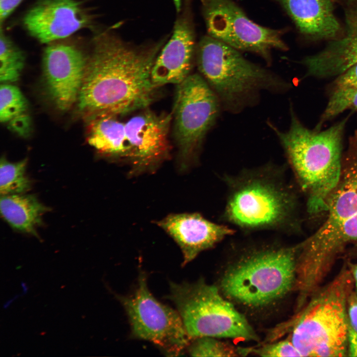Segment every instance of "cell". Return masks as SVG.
I'll list each match as a JSON object with an SVG mask.
<instances>
[{
  "label": "cell",
  "mask_w": 357,
  "mask_h": 357,
  "mask_svg": "<svg viewBox=\"0 0 357 357\" xmlns=\"http://www.w3.org/2000/svg\"><path fill=\"white\" fill-rule=\"evenodd\" d=\"M222 110L217 96L200 74H190L177 85L172 112L181 168L196 159Z\"/></svg>",
  "instance_id": "8"
},
{
  "label": "cell",
  "mask_w": 357,
  "mask_h": 357,
  "mask_svg": "<svg viewBox=\"0 0 357 357\" xmlns=\"http://www.w3.org/2000/svg\"><path fill=\"white\" fill-rule=\"evenodd\" d=\"M175 304L191 340L201 337L255 341L258 336L245 316L218 287L202 279L170 283L168 296Z\"/></svg>",
  "instance_id": "7"
},
{
  "label": "cell",
  "mask_w": 357,
  "mask_h": 357,
  "mask_svg": "<svg viewBox=\"0 0 357 357\" xmlns=\"http://www.w3.org/2000/svg\"><path fill=\"white\" fill-rule=\"evenodd\" d=\"M92 21V15L76 0H36L23 19L29 34L42 43L67 37Z\"/></svg>",
  "instance_id": "15"
},
{
  "label": "cell",
  "mask_w": 357,
  "mask_h": 357,
  "mask_svg": "<svg viewBox=\"0 0 357 357\" xmlns=\"http://www.w3.org/2000/svg\"><path fill=\"white\" fill-rule=\"evenodd\" d=\"M212 337H201L191 340L187 349L194 357H238V348Z\"/></svg>",
  "instance_id": "25"
},
{
  "label": "cell",
  "mask_w": 357,
  "mask_h": 357,
  "mask_svg": "<svg viewBox=\"0 0 357 357\" xmlns=\"http://www.w3.org/2000/svg\"><path fill=\"white\" fill-rule=\"evenodd\" d=\"M348 356L357 357V296L352 292L348 300Z\"/></svg>",
  "instance_id": "27"
},
{
  "label": "cell",
  "mask_w": 357,
  "mask_h": 357,
  "mask_svg": "<svg viewBox=\"0 0 357 357\" xmlns=\"http://www.w3.org/2000/svg\"><path fill=\"white\" fill-rule=\"evenodd\" d=\"M157 224L180 248L183 266L234 233L233 229L212 222L198 213L171 214Z\"/></svg>",
  "instance_id": "16"
},
{
  "label": "cell",
  "mask_w": 357,
  "mask_h": 357,
  "mask_svg": "<svg viewBox=\"0 0 357 357\" xmlns=\"http://www.w3.org/2000/svg\"><path fill=\"white\" fill-rule=\"evenodd\" d=\"M299 244L248 248L227 265L218 287L234 304L262 310L278 304L296 282Z\"/></svg>",
  "instance_id": "3"
},
{
  "label": "cell",
  "mask_w": 357,
  "mask_h": 357,
  "mask_svg": "<svg viewBox=\"0 0 357 357\" xmlns=\"http://www.w3.org/2000/svg\"><path fill=\"white\" fill-rule=\"evenodd\" d=\"M195 59L200 74L222 109L232 114L254 106L263 91L283 94L291 88L280 75L250 61L238 50L208 35L197 44Z\"/></svg>",
  "instance_id": "4"
},
{
  "label": "cell",
  "mask_w": 357,
  "mask_h": 357,
  "mask_svg": "<svg viewBox=\"0 0 357 357\" xmlns=\"http://www.w3.org/2000/svg\"><path fill=\"white\" fill-rule=\"evenodd\" d=\"M27 159L15 163L2 158L0 167V192L1 195L21 194L30 188L31 182L26 175Z\"/></svg>",
  "instance_id": "23"
},
{
  "label": "cell",
  "mask_w": 357,
  "mask_h": 357,
  "mask_svg": "<svg viewBox=\"0 0 357 357\" xmlns=\"http://www.w3.org/2000/svg\"><path fill=\"white\" fill-rule=\"evenodd\" d=\"M119 298L128 316L132 337L152 342L167 356H179L187 349L191 340L180 315L152 295L144 273H140L134 293Z\"/></svg>",
  "instance_id": "9"
},
{
  "label": "cell",
  "mask_w": 357,
  "mask_h": 357,
  "mask_svg": "<svg viewBox=\"0 0 357 357\" xmlns=\"http://www.w3.org/2000/svg\"><path fill=\"white\" fill-rule=\"evenodd\" d=\"M342 36L333 39L321 51L305 57L301 63L305 77H337L357 63V3L345 11V27Z\"/></svg>",
  "instance_id": "17"
},
{
  "label": "cell",
  "mask_w": 357,
  "mask_h": 357,
  "mask_svg": "<svg viewBox=\"0 0 357 357\" xmlns=\"http://www.w3.org/2000/svg\"><path fill=\"white\" fill-rule=\"evenodd\" d=\"M352 273L345 269L316 293L294 322L290 340L302 357L348 354V298Z\"/></svg>",
  "instance_id": "5"
},
{
  "label": "cell",
  "mask_w": 357,
  "mask_h": 357,
  "mask_svg": "<svg viewBox=\"0 0 357 357\" xmlns=\"http://www.w3.org/2000/svg\"><path fill=\"white\" fill-rule=\"evenodd\" d=\"M240 356L253 354L262 357H302L301 354L288 338L272 342L256 348H239Z\"/></svg>",
  "instance_id": "26"
},
{
  "label": "cell",
  "mask_w": 357,
  "mask_h": 357,
  "mask_svg": "<svg viewBox=\"0 0 357 357\" xmlns=\"http://www.w3.org/2000/svg\"><path fill=\"white\" fill-rule=\"evenodd\" d=\"M87 59L76 48L53 44L44 50L42 67L48 94L56 107L68 109L78 99Z\"/></svg>",
  "instance_id": "14"
},
{
  "label": "cell",
  "mask_w": 357,
  "mask_h": 357,
  "mask_svg": "<svg viewBox=\"0 0 357 357\" xmlns=\"http://www.w3.org/2000/svg\"><path fill=\"white\" fill-rule=\"evenodd\" d=\"M208 35L239 51L252 52L268 64L273 50L285 51L284 31L251 20L232 0H200Z\"/></svg>",
  "instance_id": "10"
},
{
  "label": "cell",
  "mask_w": 357,
  "mask_h": 357,
  "mask_svg": "<svg viewBox=\"0 0 357 357\" xmlns=\"http://www.w3.org/2000/svg\"><path fill=\"white\" fill-rule=\"evenodd\" d=\"M340 179L327 202V219L320 228L301 243L300 260L315 270L325 247L341 226L357 213V129L348 139Z\"/></svg>",
  "instance_id": "11"
},
{
  "label": "cell",
  "mask_w": 357,
  "mask_h": 357,
  "mask_svg": "<svg viewBox=\"0 0 357 357\" xmlns=\"http://www.w3.org/2000/svg\"><path fill=\"white\" fill-rule=\"evenodd\" d=\"M22 0H0V25L20 4Z\"/></svg>",
  "instance_id": "29"
},
{
  "label": "cell",
  "mask_w": 357,
  "mask_h": 357,
  "mask_svg": "<svg viewBox=\"0 0 357 357\" xmlns=\"http://www.w3.org/2000/svg\"><path fill=\"white\" fill-rule=\"evenodd\" d=\"M357 111V88L331 89L328 102L314 129L347 110Z\"/></svg>",
  "instance_id": "24"
},
{
  "label": "cell",
  "mask_w": 357,
  "mask_h": 357,
  "mask_svg": "<svg viewBox=\"0 0 357 357\" xmlns=\"http://www.w3.org/2000/svg\"><path fill=\"white\" fill-rule=\"evenodd\" d=\"M168 37L135 45L111 28L98 32L78 97L80 110L92 118L123 116L148 108L159 88L152 80V67Z\"/></svg>",
  "instance_id": "1"
},
{
  "label": "cell",
  "mask_w": 357,
  "mask_h": 357,
  "mask_svg": "<svg viewBox=\"0 0 357 357\" xmlns=\"http://www.w3.org/2000/svg\"><path fill=\"white\" fill-rule=\"evenodd\" d=\"M28 104L20 89L9 83H1L0 87V120L1 122L19 123L20 131L23 132L27 123L22 120L27 117ZM16 128V126L15 127Z\"/></svg>",
  "instance_id": "21"
},
{
  "label": "cell",
  "mask_w": 357,
  "mask_h": 357,
  "mask_svg": "<svg viewBox=\"0 0 357 357\" xmlns=\"http://www.w3.org/2000/svg\"><path fill=\"white\" fill-rule=\"evenodd\" d=\"M357 88V63L336 77L331 89Z\"/></svg>",
  "instance_id": "28"
},
{
  "label": "cell",
  "mask_w": 357,
  "mask_h": 357,
  "mask_svg": "<svg viewBox=\"0 0 357 357\" xmlns=\"http://www.w3.org/2000/svg\"><path fill=\"white\" fill-rule=\"evenodd\" d=\"M25 60L24 52L2 31H0V80L1 83L17 81Z\"/></svg>",
  "instance_id": "22"
},
{
  "label": "cell",
  "mask_w": 357,
  "mask_h": 357,
  "mask_svg": "<svg viewBox=\"0 0 357 357\" xmlns=\"http://www.w3.org/2000/svg\"><path fill=\"white\" fill-rule=\"evenodd\" d=\"M0 208L3 219L12 228L35 236L48 210L34 195L24 193L1 195Z\"/></svg>",
  "instance_id": "19"
},
{
  "label": "cell",
  "mask_w": 357,
  "mask_h": 357,
  "mask_svg": "<svg viewBox=\"0 0 357 357\" xmlns=\"http://www.w3.org/2000/svg\"><path fill=\"white\" fill-rule=\"evenodd\" d=\"M191 4V0H183L171 38L155 61L151 77L158 87L178 85L190 74L197 46Z\"/></svg>",
  "instance_id": "13"
},
{
  "label": "cell",
  "mask_w": 357,
  "mask_h": 357,
  "mask_svg": "<svg viewBox=\"0 0 357 357\" xmlns=\"http://www.w3.org/2000/svg\"><path fill=\"white\" fill-rule=\"evenodd\" d=\"M290 123L286 130L270 120L269 128L277 137L299 183L307 194L310 214L327 210V200L342 173L343 139L348 118L324 130L306 127L290 105Z\"/></svg>",
  "instance_id": "2"
},
{
  "label": "cell",
  "mask_w": 357,
  "mask_h": 357,
  "mask_svg": "<svg viewBox=\"0 0 357 357\" xmlns=\"http://www.w3.org/2000/svg\"><path fill=\"white\" fill-rule=\"evenodd\" d=\"M117 118H92L88 127L87 141L100 153L126 161L127 145L125 122Z\"/></svg>",
  "instance_id": "20"
},
{
  "label": "cell",
  "mask_w": 357,
  "mask_h": 357,
  "mask_svg": "<svg viewBox=\"0 0 357 357\" xmlns=\"http://www.w3.org/2000/svg\"><path fill=\"white\" fill-rule=\"evenodd\" d=\"M264 168L229 181L224 216L247 231L283 230L293 222L295 199L280 176Z\"/></svg>",
  "instance_id": "6"
},
{
  "label": "cell",
  "mask_w": 357,
  "mask_h": 357,
  "mask_svg": "<svg viewBox=\"0 0 357 357\" xmlns=\"http://www.w3.org/2000/svg\"><path fill=\"white\" fill-rule=\"evenodd\" d=\"M298 31L315 39L333 40L341 27L334 11L332 0H277Z\"/></svg>",
  "instance_id": "18"
},
{
  "label": "cell",
  "mask_w": 357,
  "mask_h": 357,
  "mask_svg": "<svg viewBox=\"0 0 357 357\" xmlns=\"http://www.w3.org/2000/svg\"><path fill=\"white\" fill-rule=\"evenodd\" d=\"M172 120V112L157 114L147 108L125 122L126 161L131 166V174L154 171L169 158Z\"/></svg>",
  "instance_id": "12"
},
{
  "label": "cell",
  "mask_w": 357,
  "mask_h": 357,
  "mask_svg": "<svg viewBox=\"0 0 357 357\" xmlns=\"http://www.w3.org/2000/svg\"><path fill=\"white\" fill-rule=\"evenodd\" d=\"M352 273L356 289L355 293L357 296V265L354 267L352 270Z\"/></svg>",
  "instance_id": "30"
},
{
  "label": "cell",
  "mask_w": 357,
  "mask_h": 357,
  "mask_svg": "<svg viewBox=\"0 0 357 357\" xmlns=\"http://www.w3.org/2000/svg\"><path fill=\"white\" fill-rule=\"evenodd\" d=\"M345 1H347L350 4H353L357 3V0H345Z\"/></svg>",
  "instance_id": "31"
}]
</instances>
